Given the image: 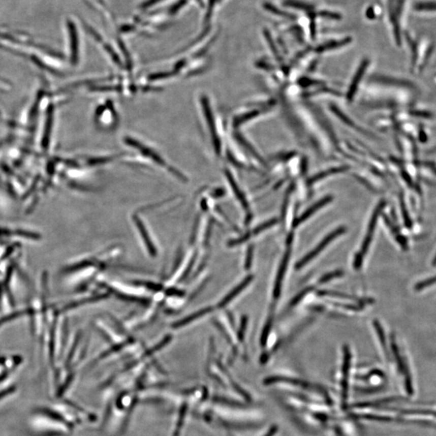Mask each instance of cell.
<instances>
[{"mask_svg":"<svg viewBox=\"0 0 436 436\" xmlns=\"http://www.w3.org/2000/svg\"><path fill=\"white\" fill-rule=\"evenodd\" d=\"M235 138L236 140H237V141H238V142H239V143L241 144V145H242L250 153H251V154H252L254 157L256 158L258 161H260V163H263V165L266 166V164H267L266 162L263 160V158H262V156L260 155V153L256 151V149L247 142V140L245 139V138H244L243 137L239 134H235Z\"/></svg>","mask_w":436,"mask_h":436,"instance_id":"18","label":"cell"},{"mask_svg":"<svg viewBox=\"0 0 436 436\" xmlns=\"http://www.w3.org/2000/svg\"><path fill=\"white\" fill-rule=\"evenodd\" d=\"M385 204L386 203H385V201H380L379 204H378V206L376 207L375 209H374L373 213L371 215L369 225H368V228H367V232L366 234L365 238L363 240V244H362L360 252L356 255L355 260H354V267H355V269H360V267H361L363 258L366 256V254H367V251H368V248H369L370 245H371V240H372V237H373V234L375 232L376 227H377V225H378V219H379L380 215L381 214V212H382L384 208H385Z\"/></svg>","mask_w":436,"mask_h":436,"instance_id":"1","label":"cell"},{"mask_svg":"<svg viewBox=\"0 0 436 436\" xmlns=\"http://www.w3.org/2000/svg\"><path fill=\"white\" fill-rule=\"evenodd\" d=\"M295 155V153H281V154H277L274 157V160H282V161H287L290 160L291 158H293Z\"/></svg>","mask_w":436,"mask_h":436,"instance_id":"35","label":"cell"},{"mask_svg":"<svg viewBox=\"0 0 436 436\" xmlns=\"http://www.w3.org/2000/svg\"><path fill=\"white\" fill-rule=\"evenodd\" d=\"M368 65H369V60L364 59L360 63V67H358L357 71L354 75L352 83H351L348 93H347V100H348V102H352L353 101L354 97L356 96L359 86H360V81L363 79V75L365 74L366 70H367Z\"/></svg>","mask_w":436,"mask_h":436,"instance_id":"6","label":"cell"},{"mask_svg":"<svg viewBox=\"0 0 436 436\" xmlns=\"http://www.w3.org/2000/svg\"><path fill=\"white\" fill-rule=\"evenodd\" d=\"M260 114V110H253L252 112H247L246 114L242 115V116H238L236 118L234 121V126L235 127L241 126V124L246 123L248 120H252L253 118L256 117Z\"/></svg>","mask_w":436,"mask_h":436,"instance_id":"23","label":"cell"},{"mask_svg":"<svg viewBox=\"0 0 436 436\" xmlns=\"http://www.w3.org/2000/svg\"><path fill=\"white\" fill-rule=\"evenodd\" d=\"M248 318L246 316H243L240 323L239 330L238 332V338L240 342H242L244 339V335L246 332V326H247Z\"/></svg>","mask_w":436,"mask_h":436,"instance_id":"28","label":"cell"},{"mask_svg":"<svg viewBox=\"0 0 436 436\" xmlns=\"http://www.w3.org/2000/svg\"><path fill=\"white\" fill-rule=\"evenodd\" d=\"M293 239V234H289L287 240L288 248L285 256H284L283 260L281 261V265H279L276 279H275V285H274L273 296L275 298H279V296H281L284 277H285V272L287 270L288 264H289V259H290L291 253H292Z\"/></svg>","mask_w":436,"mask_h":436,"instance_id":"3","label":"cell"},{"mask_svg":"<svg viewBox=\"0 0 436 436\" xmlns=\"http://www.w3.org/2000/svg\"><path fill=\"white\" fill-rule=\"evenodd\" d=\"M124 141H126V143L128 144L129 145L138 149L142 154L146 156V157H149V159H151L153 162H155L159 165L168 168V166H167L166 162L163 160V158L160 157L155 151H153V149L147 147L144 144H142L141 142L137 141V140L133 139L131 138H126Z\"/></svg>","mask_w":436,"mask_h":436,"instance_id":"5","label":"cell"},{"mask_svg":"<svg viewBox=\"0 0 436 436\" xmlns=\"http://www.w3.org/2000/svg\"><path fill=\"white\" fill-rule=\"evenodd\" d=\"M254 246H250L246 252V260H245V269L249 270L252 267V260H253Z\"/></svg>","mask_w":436,"mask_h":436,"instance_id":"32","label":"cell"},{"mask_svg":"<svg viewBox=\"0 0 436 436\" xmlns=\"http://www.w3.org/2000/svg\"><path fill=\"white\" fill-rule=\"evenodd\" d=\"M271 325H272V318H270L267 321V323H266L265 327H264V330H263V334H262L261 336V344L263 346L265 345L266 342L267 341V337L269 335L270 331H271Z\"/></svg>","mask_w":436,"mask_h":436,"instance_id":"31","label":"cell"},{"mask_svg":"<svg viewBox=\"0 0 436 436\" xmlns=\"http://www.w3.org/2000/svg\"><path fill=\"white\" fill-rule=\"evenodd\" d=\"M313 289H314V288L308 287L307 288V289L301 291V293H298V294H297V296L292 300V301H291L290 303L291 306H295V305H297V304H298V303L300 302V301H301V300H302V299L304 298V297H305L308 293H309V292H311Z\"/></svg>","mask_w":436,"mask_h":436,"instance_id":"30","label":"cell"},{"mask_svg":"<svg viewBox=\"0 0 436 436\" xmlns=\"http://www.w3.org/2000/svg\"><path fill=\"white\" fill-rule=\"evenodd\" d=\"M332 201V196H327V197H324V198H322L320 201L315 203V204H314V205H312V206L307 208L306 211H305V212H303L301 216L297 217V219L293 222V228H297V226L302 224L303 222H305V221H306L308 218L310 217L313 214H315V212H318L320 208L326 206V204H328L329 203L331 202Z\"/></svg>","mask_w":436,"mask_h":436,"instance_id":"8","label":"cell"},{"mask_svg":"<svg viewBox=\"0 0 436 436\" xmlns=\"http://www.w3.org/2000/svg\"><path fill=\"white\" fill-rule=\"evenodd\" d=\"M201 104H202L203 111H204V116L206 119L207 123H208L209 130H210L211 135H212V142L214 144L215 151L217 154L221 153V142L220 139L218 138L217 134H216V126H215L214 118L211 110L210 104L208 102V98L205 97H203L201 99Z\"/></svg>","mask_w":436,"mask_h":436,"instance_id":"4","label":"cell"},{"mask_svg":"<svg viewBox=\"0 0 436 436\" xmlns=\"http://www.w3.org/2000/svg\"><path fill=\"white\" fill-rule=\"evenodd\" d=\"M277 426H273L272 427L269 429V430L267 431V434L264 436H274L275 435V433L277 432Z\"/></svg>","mask_w":436,"mask_h":436,"instance_id":"39","label":"cell"},{"mask_svg":"<svg viewBox=\"0 0 436 436\" xmlns=\"http://www.w3.org/2000/svg\"><path fill=\"white\" fill-rule=\"evenodd\" d=\"M277 222H278V219L276 218H273V219H271V220H268L267 222H264L263 224L260 225V226H257L256 228L252 230V231H249L247 234H245V235L242 236L241 238H237V239L231 240L229 242L228 245L230 246H238V245H240V244L243 243V242L247 241L250 238H252L254 236L257 235V234H260V233L263 232L264 230H267V229L270 228L271 226H275Z\"/></svg>","mask_w":436,"mask_h":436,"instance_id":"9","label":"cell"},{"mask_svg":"<svg viewBox=\"0 0 436 436\" xmlns=\"http://www.w3.org/2000/svg\"><path fill=\"white\" fill-rule=\"evenodd\" d=\"M415 9L418 12H436V1L417 3Z\"/></svg>","mask_w":436,"mask_h":436,"instance_id":"22","label":"cell"},{"mask_svg":"<svg viewBox=\"0 0 436 436\" xmlns=\"http://www.w3.org/2000/svg\"><path fill=\"white\" fill-rule=\"evenodd\" d=\"M344 271L342 270H337V271H332V272H330V273L326 274L324 276H322L320 279H319V283L320 284H326L329 281H331L333 279H336V278H338V277H341L344 275Z\"/></svg>","mask_w":436,"mask_h":436,"instance_id":"25","label":"cell"},{"mask_svg":"<svg viewBox=\"0 0 436 436\" xmlns=\"http://www.w3.org/2000/svg\"><path fill=\"white\" fill-rule=\"evenodd\" d=\"M212 310H213V308L211 306L205 307V308L199 309V310L193 313L192 315L184 317L183 319L174 322L173 324L171 325V327L173 329H179L182 328V327H184V326H187V325L191 324V323L196 322L197 319H201L203 317L206 316L208 314H210Z\"/></svg>","mask_w":436,"mask_h":436,"instance_id":"13","label":"cell"},{"mask_svg":"<svg viewBox=\"0 0 436 436\" xmlns=\"http://www.w3.org/2000/svg\"><path fill=\"white\" fill-rule=\"evenodd\" d=\"M352 42V38H346L339 41H331V42H326L323 45H319L315 49V52L317 53H323V52L329 51L332 49H338V48L342 47L345 45H348Z\"/></svg>","mask_w":436,"mask_h":436,"instance_id":"16","label":"cell"},{"mask_svg":"<svg viewBox=\"0 0 436 436\" xmlns=\"http://www.w3.org/2000/svg\"><path fill=\"white\" fill-rule=\"evenodd\" d=\"M253 275H248L247 277H246L239 285H237L234 289L230 291V293L226 295L224 298L222 299L221 302L218 303L217 308H223L226 305H229L234 298H236L240 293H242L244 289L247 287L248 285L251 284V282L253 281Z\"/></svg>","mask_w":436,"mask_h":436,"instance_id":"11","label":"cell"},{"mask_svg":"<svg viewBox=\"0 0 436 436\" xmlns=\"http://www.w3.org/2000/svg\"><path fill=\"white\" fill-rule=\"evenodd\" d=\"M345 232H346V228H345V227H339V228L337 229V230H334L332 233H330V234L326 236V238L322 240V242L319 243V246H316L315 249L313 250L312 252L307 254L305 257H303L302 259H301V260H300L297 264H296V269H301L304 266L306 265L307 263H309L311 260H314L315 257L319 256V254H320L321 252H322V251L326 247V246H328L329 244L332 242L333 240L335 239L336 238H338V236L344 234Z\"/></svg>","mask_w":436,"mask_h":436,"instance_id":"2","label":"cell"},{"mask_svg":"<svg viewBox=\"0 0 436 436\" xmlns=\"http://www.w3.org/2000/svg\"><path fill=\"white\" fill-rule=\"evenodd\" d=\"M284 5L286 7L297 8L299 10L305 11L307 12L314 10V6H312L310 4L300 2V1H297V0H285V2H284Z\"/></svg>","mask_w":436,"mask_h":436,"instance_id":"21","label":"cell"},{"mask_svg":"<svg viewBox=\"0 0 436 436\" xmlns=\"http://www.w3.org/2000/svg\"><path fill=\"white\" fill-rule=\"evenodd\" d=\"M133 220H134L136 226L138 227V232H139L140 235L142 237L144 244H145V247H146V250H147L149 255L152 257H155L157 256V250H156L155 246L153 245V242L152 241L151 238H150L149 231H148L147 229L145 227L144 222L138 217V215H134L133 216Z\"/></svg>","mask_w":436,"mask_h":436,"instance_id":"7","label":"cell"},{"mask_svg":"<svg viewBox=\"0 0 436 436\" xmlns=\"http://www.w3.org/2000/svg\"><path fill=\"white\" fill-rule=\"evenodd\" d=\"M315 20V19H310V24H309V33H310V37L313 40L315 39L317 34V25Z\"/></svg>","mask_w":436,"mask_h":436,"instance_id":"36","label":"cell"},{"mask_svg":"<svg viewBox=\"0 0 436 436\" xmlns=\"http://www.w3.org/2000/svg\"><path fill=\"white\" fill-rule=\"evenodd\" d=\"M366 16H367L368 19H370V20H373L374 18H375L376 14L372 8H370L367 9V12H366Z\"/></svg>","mask_w":436,"mask_h":436,"instance_id":"38","label":"cell"},{"mask_svg":"<svg viewBox=\"0 0 436 436\" xmlns=\"http://www.w3.org/2000/svg\"><path fill=\"white\" fill-rule=\"evenodd\" d=\"M185 412H186V407L183 406V408L181 410L180 413H179V420H178V425H177L176 430L175 431V434L174 436H179V430H180L181 427H182V425H183V419H184L185 416Z\"/></svg>","mask_w":436,"mask_h":436,"instance_id":"33","label":"cell"},{"mask_svg":"<svg viewBox=\"0 0 436 436\" xmlns=\"http://www.w3.org/2000/svg\"><path fill=\"white\" fill-rule=\"evenodd\" d=\"M171 73H160V74H155L149 76L150 80H157V79H165V78H169L171 76Z\"/></svg>","mask_w":436,"mask_h":436,"instance_id":"37","label":"cell"},{"mask_svg":"<svg viewBox=\"0 0 436 436\" xmlns=\"http://www.w3.org/2000/svg\"><path fill=\"white\" fill-rule=\"evenodd\" d=\"M352 354L348 346L344 348V365H342V398L346 401L348 393V378H349L350 367H351Z\"/></svg>","mask_w":436,"mask_h":436,"instance_id":"12","label":"cell"},{"mask_svg":"<svg viewBox=\"0 0 436 436\" xmlns=\"http://www.w3.org/2000/svg\"><path fill=\"white\" fill-rule=\"evenodd\" d=\"M263 34H264V37H265L266 39H267V42L269 44L270 47H271V50L273 51L274 54H275V57H276L277 59H279L281 60V57H279V52L277 50L276 47H275V43H274L273 39L271 38V34H270L269 31L268 30L265 29L263 31Z\"/></svg>","mask_w":436,"mask_h":436,"instance_id":"27","label":"cell"},{"mask_svg":"<svg viewBox=\"0 0 436 436\" xmlns=\"http://www.w3.org/2000/svg\"><path fill=\"white\" fill-rule=\"evenodd\" d=\"M276 382H286V383H291L292 385L301 386V387L305 388V389H316L317 391L320 392L322 394H326L324 389H322L320 386L311 385V384L308 383L306 381H301V380L282 378V377H272V378H267L264 381V383L267 384V385H271V384L276 383Z\"/></svg>","mask_w":436,"mask_h":436,"instance_id":"10","label":"cell"},{"mask_svg":"<svg viewBox=\"0 0 436 436\" xmlns=\"http://www.w3.org/2000/svg\"><path fill=\"white\" fill-rule=\"evenodd\" d=\"M432 265L434 266V267H436V254L435 256H434V259H433L432 260Z\"/></svg>","mask_w":436,"mask_h":436,"instance_id":"41","label":"cell"},{"mask_svg":"<svg viewBox=\"0 0 436 436\" xmlns=\"http://www.w3.org/2000/svg\"><path fill=\"white\" fill-rule=\"evenodd\" d=\"M384 220H385V224L387 225V226H389V228L391 230L392 234H393V237H395V239L397 241V243L400 245L401 247H402L403 250L407 251L408 249V242H407L405 237L399 232L397 227L393 224V222L389 220L387 216H384Z\"/></svg>","mask_w":436,"mask_h":436,"instance_id":"17","label":"cell"},{"mask_svg":"<svg viewBox=\"0 0 436 436\" xmlns=\"http://www.w3.org/2000/svg\"><path fill=\"white\" fill-rule=\"evenodd\" d=\"M321 83H322L319 82L318 80H313V79H307V78H302V79L299 80V84L302 86V87H308V86H311V85L321 84Z\"/></svg>","mask_w":436,"mask_h":436,"instance_id":"34","label":"cell"},{"mask_svg":"<svg viewBox=\"0 0 436 436\" xmlns=\"http://www.w3.org/2000/svg\"><path fill=\"white\" fill-rule=\"evenodd\" d=\"M68 27H69L70 35H71L72 56L75 61L77 58V53H78V37H77L75 25L72 22L70 21L68 23Z\"/></svg>","mask_w":436,"mask_h":436,"instance_id":"20","label":"cell"},{"mask_svg":"<svg viewBox=\"0 0 436 436\" xmlns=\"http://www.w3.org/2000/svg\"><path fill=\"white\" fill-rule=\"evenodd\" d=\"M317 16H320L322 18H326V19H330V20H338L342 19V16L336 13V12H328V11H322L317 13Z\"/></svg>","mask_w":436,"mask_h":436,"instance_id":"29","label":"cell"},{"mask_svg":"<svg viewBox=\"0 0 436 436\" xmlns=\"http://www.w3.org/2000/svg\"><path fill=\"white\" fill-rule=\"evenodd\" d=\"M349 169V167H332V168L322 171V172L316 174V175L311 177L310 179H308L307 183L308 185L314 184V183H317V182H319V181L322 180V179H326V177L336 175V174L342 173V172L348 171Z\"/></svg>","mask_w":436,"mask_h":436,"instance_id":"15","label":"cell"},{"mask_svg":"<svg viewBox=\"0 0 436 436\" xmlns=\"http://www.w3.org/2000/svg\"><path fill=\"white\" fill-rule=\"evenodd\" d=\"M374 328L377 330V332H378V338H379L380 342H381V345L383 347L384 350H385V352H386V342H385V334H384L383 328H382V326L380 324V322L378 321H374L373 322Z\"/></svg>","mask_w":436,"mask_h":436,"instance_id":"26","label":"cell"},{"mask_svg":"<svg viewBox=\"0 0 436 436\" xmlns=\"http://www.w3.org/2000/svg\"><path fill=\"white\" fill-rule=\"evenodd\" d=\"M307 160L306 158H305V160H302V163H301V171H302L303 174L306 173L307 171Z\"/></svg>","mask_w":436,"mask_h":436,"instance_id":"40","label":"cell"},{"mask_svg":"<svg viewBox=\"0 0 436 436\" xmlns=\"http://www.w3.org/2000/svg\"><path fill=\"white\" fill-rule=\"evenodd\" d=\"M318 295L321 297H342V298L355 299V297L349 296V295L344 294V293H338V292H334V291L329 290H320L318 292Z\"/></svg>","mask_w":436,"mask_h":436,"instance_id":"24","label":"cell"},{"mask_svg":"<svg viewBox=\"0 0 436 436\" xmlns=\"http://www.w3.org/2000/svg\"><path fill=\"white\" fill-rule=\"evenodd\" d=\"M263 8H265L266 10L268 11V12H271L272 14L276 15V16L287 18L289 20H296L297 19V16L295 15L291 14L289 12H283L270 3H266V4H263Z\"/></svg>","mask_w":436,"mask_h":436,"instance_id":"19","label":"cell"},{"mask_svg":"<svg viewBox=\"0 0 436 436\" xmlns=\"http://www.w3.org/2000/svg\"><path fill=\"white\" fill-rule=\"evenodd\" d=\"M225 173H226V178H227L229 183H230V187H231L234 195H235L236 198L238 199V201H240L244 209H246L247 211L249 210V204H248L246 198L245 197V195L242 193L240 188L238 187V183H237L235 179H234L232 174L230 173L229 170H226Z\"/></svg>","mask_w":436,"mask_h":436,"instance_id":"14","label":"cell"}]
</instances>
